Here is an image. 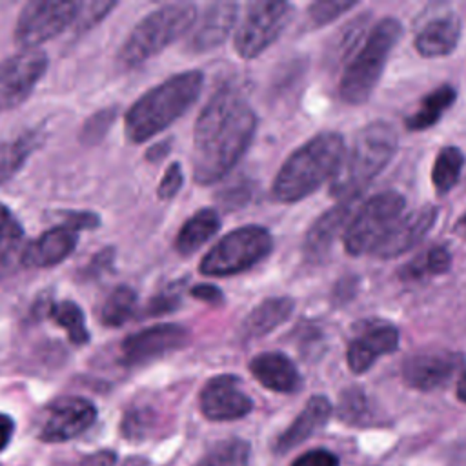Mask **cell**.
Returning <instances> with one entry per match:
<instances>
[{
  "label": "cell",
  "mask_w": 466,
  "mask_h": 466,
  "mask_svg": "<svg viewBox=\"0 0 466 466\" xmlns=\"http://www.w3.org/2000/svg\"><path fill=\"white\" fill-rule=\"evenodd\" d=\"M257 131V113L233 86L218 87L200 109L193 131V178L222 180L244 157Z\"/></svg>",
  "instance_id": "6da1fadb"
},
{
  "label": "cell",
  "mask_w": 466,
  "mask_h": 466,
  "mask_svg": "<svg viewBox=\"0 0 466 466\" xmlns=\"http://www.w3.org/2000/svg\"><path fill=\"white\" fill-rule=\"evenodd\" d=\"M344 153L346 144L340 133H317L284 160L275 175L271 197L282 204H293L309 197L333 178Z\"/></svg>",
  "instance_id": "7a4b0ae2"
},
{
  "label": "cell",
  "mask_w": 466,
  "mask_h": 466,
  "mask_svg": "<svg viewBox=\"0 0 466 466\" xmlns=\"http://www.w3.org/2000/svg\"><path fill=\"white\" fill-rule=\"evenodd\" d=\"M204 75L198 69L177 73L138 96L126 113V137L142 144L180 118L198 98Z\"/></svg>",
  "instance_id": "3957f363"
},
{
  "label": "cell",
  "mask_w": 466,
  "mask_h": 466,
  "mask_svg": "<svg viewBox=\"0 0 466 466\" xmlns=\"http://www.w3.org/2000/svg\"><path fill=\"white\" fill-rule=\"evenodd\" d=\"M397 147L399 135L390 122L373 120L360 127L329 180V195L337 200L360 197L368 184L391 162Z\"/></svg>",
  "instance_id": "277c9868"
},
{
  "label": "cell",
  "mask_w": 466,
  "mask_h": 466,
  "mask_svg": "<svg viewBox=\"0 0 466 466\" xmlns=\"http://www.w3.org/2000/svg\"><path fill=\"white\" fill-rule=\"evenodd\" d=\"M402 36V24L393 16L380 18L366 35L360 47L344 66L339 80V98L348 106H360L375 91L388 56Z\"/></svg>",
  "instance_id": "5b68a950"
},
{
  "label": "cell",
  "mask_w": 466,
  "mask_h": 466,
  "mask_svg": "<svg viewBox=\"0 0 466 466\" xmlns=\"http://www.w3.org/2000/svg\"><path fill=\"white\" fill-rule=\"evenodd\" d=\"M197 18L198 9L193 2H173L157 7L127 35L118 51V62L127 69L144 64L186 35Z\"/></svg>",
  "instance_id": "8992f818"
},
{
  "label": "cell",
  "mask_w": 466,
  "mask_h": 466,
  "mask_svg": "<svg viewBox=\"0 0 466 466\" xmlns=\"http://www.w3.org/2000/svg\"><path fill=\"white\" fill-rule=\"evenodd\" d=\"M404 208L406 198L395 189H386L366 198L353 213L342 235L344 251L351 257L371 255L404 215Z\"/></svg>",
  "instance_id": "52a82bcc"
},
{
  "label": "cell",
  "mask_w": 466,
  "mask_h": 466,
  "mask_svg": "<svg viewBox=\"0 0 466 466\" xmlns=\"http://www.w3.org/2000/svg\"><path fill=\"white\" fill-rule=\"evenodd\" d=\"M273 249L271 233L257 224L237 228L224 235L200 260V273L231 277L251 269Z\"/></svg>",
  "instance_id": "ba28073f"
},
{
  "label": "cell",
  "mask_w": 466,
  "mask_h": 466,
  "mask_svg": "<svg viewBox=\"0 0 466 466\" xmlns=\"http://www.w3.org/2000/svg\"><path fill=\"white\" fill-rule=\"evenodd\" d=\"M293 15L288 2H251L235 31V51L246 58L262 55L286 29Z\"/></svg>",
  "instance_id": "9c48e42d"
},
{
  "label": "cell",
  "mask_w": 466,
  "mask_h": 466,
  "mask_svg": "<svg viewBox=\"0 0 466 466\" xmlns=\"http://www.w3.org/2000/svg\"><path fill=\"white\" fill-rule=\"evenodd\" d=\"M80 2H27L15 24V42L22 49H36L75 25Z\"/></svg>",
  "instance_id": "30bf717a"
},
{
  "label": "cell",
  "mask_w": 466,
  "mask_h": 466,
  "mask_svg": "<svg viewBox=\"0 0 466 466\" xmlns=\"http://www.w3.org/2000/svg\"><path fill=\"white\" fill-rule=\"evenodd\" d=\"M47 69L40 49H20L0 62V109H13L27 100Z\"/></svg>",
  "instance_id": "8fae6325"
},
{
  "label": "cell",
  "mask_w": 466,
  "mask_h": 466,
  "mask_svg": "<svg viewBox=\"0 0 466 466\" xmlns=\"http://www.w3.org/2000/svg\"><path fill=\"white\" fill-rule=\"evenodd\" d=\"M464 353L455 350H430L408 355L400 364L402 382L417 391L446 386L464 366Z\"/></svg>",
  "instance_id": "7c38bea8"
},
{
  "label": "cell",
  "mask_w": 466,
  "mask_h": 466,
  "mask_svg": "<svg viewBox=\"0 0 466 466\" xmlns=\"http://www.w3.org/2000/svg\"><path fill=\"white\" fill-rule=\"evenodd\" d=\"M189 342V331L175 322H162L147 326L131 333L120 344L122 362L127 366L146 364L160 359L171 351L184 348Z\"/></svg>",
  "instance_id": "4fadbf2b"
},
{
  "label": "cell",
  "mask_w": 466,
  "mask_h": 466,
  "mask_svg": "<svg viewBox=\"0 0 466 466\" xmlns=\"http://www.w3.org/2000/svg\"><path fill=\"white\" fill-rule=\"evenodd\" d=\"M96 419V408L91 400L67 395L55 399L46 411L38 439L44 442H64L84 433Z\"/></svg>",
  "instance_id": "5bb4252c"
},
{
  "label": "cell",
  "mask_w": 466,
  "mask_h": 466,
  "mask_svg": "<svg viewBox=\"0 0 466 466\" xmlns=\"http://www.w3.org/2000/svg\"><path fill=\"white\" fill-rule=\"evenodd\" d=\"M200 411L209 420H237L253 410V400L235 375H217L200 390Z\"/></svg>",
  "instance_id": "9a60e30c"
},
{
  "label": "cell",
  "mask_w": 466,
  "mask_h": 466,
  "mask_svg": "<svg viewBox=\"0 0 466 466\" xmlns=\"http://www.w3.org/2000/svg\"><path fill=\"white\" fill-rule=\"evenodd\" d=\"M357 202L359 197L339 200L309 226L302 244L308 262H322L328 257L333 242L344 235L353 213L357 211Z\"/></svg>",
  "instance_id": "2e32d148"
},
{
  "label": "cell",
  "mask_w": 466,
  "mask_h": 466,
  "mask_svg": "<svg viewBox=\"0 0 466 466\" xmlns=\"http://www.w3.org/2000/svg\"><path fill=\"white\" fill-rule=\"evenodd\" d=\"M399 329L390 322H368L348 344L346 362L355 373H366L377 359L393 353L399 348Z\"/></svg>",
  "instance_id": "e0dca14e"
},
{
  "label": "cell",
  "mask_w": 466,
  "mask_h": 466,
  "mask_svg": "<svg viewBox=\"0 0 466 466\" xmlns=\"http://www.w3.org/2000/svg\"><path fill=\"white\" fill-rule=\"evenodd\" d=\"M437 217H439V208L435 204H424L420 208L411 209L410 213L402 215L395 222L391 231L375 248L371 255L382 260L397 258L404 255L428 235V231L435 226Z\"/></svg>",
  "instance_id": "ac0fdd59"
},
{
  "label": "cell",
  "mask_w": 466,
  "mask_h": 466,
  "mask_svg": "<svg viewBox=\"0 0 466 466\" xmlns=\"http://www.w3.org/2000/svg\"><path fill=\"white\" fill-rule=\"evenodd\" d=\"M237 2H213L208 4L200 18L195 22V29L186 40V51L208 53L224 44L237 22Z\"/></svg>",
  "instance_id": "d6986e66"
},
{
  "label": "cell",
  "mask_w": 466,
  "mask_h": 466,
  "mask_svg": "<svg viewBox=\"0 0 466 466\" xmlns=\"http://www.w3.org/2000/svg\"><path fill=\"white\" fill-rule=\"evenodd\" d=\"M78 242V231L66 222L44 231L22 251L20 264L25 268H51L67 258Z\"/></svg>",
  "instance_id": "ffe728a7"
},
{
  "label": "cell",
  "mask_w": 466,
  "mask_h": 466,
  "mask_svg": "<svg viewBox=\"0 0 466 466\" xmlns=\"http://www.w3.org/2000/svg\"><path fill=\"white\" fill-rule=\"evenodd\" d=\"M251 375L277 393H295L302 388V377L293 360L282 351H262L249 360Z\"/></svg>",
  "instance_id": "44dd1931"
},
{
  "label": "cell",
  "mask_w": 466,
  "mask_h": 466,
  "mask_svg": "<svg viewBox=\"0 0 466 466\" xmlns=\"http://www.w3.org/2000/svg\"><path fill=\"white\" fill-rule=\"evenodd\" d=\"M333 413V406L326 395H313L308 399L300 413L295 417V420L277 437L275 441V453L284 455L306 439H309L315 431L326 426Z\"/></svg>",
  "instance_id": "7402d4cb"
},
{
  "label": "cell",
  "mask_w": 466,
  "mask_h": 466,
  "mask_svg": "<svg viewBox=\"0 0 466 466\" xmlns=\"http://www.w3.org/2000/svg\"><path fill=\"white\" fill-rule=\"evenodd\" d=\"M461 20L453 13H446L428 20L413 38L415 51L424 58H442L451 55L461 40Z\"/></svg>",
  "instance_id": "603a6c76"
},
{
  "label": "cell",
  "mask_w": 466,
  "mask_h": 466,
  "mask_svg": "<svg viewBox=\"0 0 466 466\" xmlns=\"http://www.w3.org/2000/svg\"><path fill=\"white\" fill-rule=\"evenodd\" d=\"M295 309L291 297H269L258 302L242 320L240 333L244 339H260L284 324Z\"/></svg>",
  "instance_id": "cb8c5ba5"
},
{
  "label": "cell",
  "mask_w": 466,
  "mask_h": 466,
  "mask_svg": "<svg viewBox=\"0 0 466 466\" xmlns=\"http://www.w3.org/2000/svg\"><path fill=\"white\" fill-rule=\"evenodd\" d=\"M457 89L451 84H441L430 93H426L419 104V107L406 116L404 126L411 133L426 131L441 122L442 115L455 104Z\"/></svg>",
  "instance_id": "d4e9b609"
},
{
  "label": "cell",
  "mask_w": 466,
  "mask_h": 466,
  "mask_svg": "<svg viewBox=\"0 0 466 466\" xmlns=\"http://www.w3.org/2000/svg\"><path fill=\"white\" fill-rule=\"evenodd\" d=\"M218 229H220V217H218L217 209H213V208L198 209L180 228V231L175 238L177 253H180L184 257L197 253L209 238H213L217 235Z\"/></svg>",
  "instance_id": "484cf974"
},
{
  "label": "cell",
  "mask_w": 466,
  "mask_h": 466,
  "mask_svg": "<svg viewBox=\"0 0 466 466\" xmlns=\"http://www.w3.org/2000/svg\"><path fill=\"white\" fill-rule=\"evenodd\" d=\"M335 415L340 422L355 428L380 424V415L370 395L359 386H348L340 391Z\"/></svg>",
  "instance_id": "4316f807"
},
{
  "label": "cell",
  "mask_w": 466,
  "mask_h": 466,
  "mask_svg": "<svg viewBox=\"0 0 466 466\" xmlns=\"http://www.w3.org/2000/svg\"><path fill=\"white\" fill-rule=\"evenodd\" d=\"M451 269V253L446 246L433 244L399 268L397 275L404 282H417L444 275Z\"/></svg>",
  "instance_id": "83f0119b"
},
{
  "label": "cell",
  "mask_w": 466,
  "mask_h": 466,
  "mask_svg": "<svg viewBox=\"0 0 466 466\" xmlns=\"http://www.w3.org/2000/svg\"><path fill=\"white\" fill-rule=\"evenodd\" d=\"M42 144V133L31 129L9 140H0V186L11 180Z\"/></svg>",
  "instance_id": "f1b7e54d"
},
{
  "label": "cell",
  "mask_w": 466,
  "mask_h": 466,
  "mask_svg": "<svg viewBox=\"0 0 466 466\" xmlns=\"http://www.w3.org/2000/svg\"><path fill=\"white\" fill-rule=\"evenodd\" d=\"M24 229L11 209L0 204V279L7 277L22 260Z\"/></svg>",
  "instance_id": "f546056e"
},
{
  "label": "cell",
  "mask_w": 466,
  "mask_h": 466,
  "mask_svg": "<svg viewBox=\"0 0 466 466\" xmlns=\"http://www.w3.org/2000/svg\"><path fill=\"white\" fill-rule=\"evenodd\" d=\"M466 157L457 146H444L435 155L431 166V184L437 195H448L457 182L461 180V173L464 167Z\"/></svg>",
  "instance_id": "4dcf8cb0"
},
{
  "label": "cell",
  "mask_w": 466,
  "mask_h": 466,
  "mask_svg": "<svg viewBox=\"0 0 466 466\" xmlns=\"http://www.w3.org/2000/svg\"><path fill=\"white\" fill-rule=\"evenodd\" d=\"M137 302H138L137 291L131 286L118 284L100 302L98 319L104 326L118 328L135 315Z\"/></svg>",
  "instance_id": "1f68e13d"
},
{
  "label": "cell",
  "mask_w": 466,
  "mask_h": 466,
  "mask_svg": "<svg viewBox=\"0 0 466 466\" xmlns=\"http://www.w3.org/2000/svg\"><path fill=\"white\" fill-rule=\"evenodd\" d=\"M371 13H360L355 18H351L348 24L342 25L339 35L335 36L333 47H331V60L333 64H342L346 66L350 58L355 55V51L360 47L368 35V25H370Z\"/></svg>",
  "instance_id": "d6a6232c"
},
{
  "label": "cell",
  "mask_w": 466,
  "mask_h": 466,
  "mask_svg": "<svg viewBox=\"0 0 466 466\" xmlns=\"http://www.w3.org/2000/svg\"><path fill=\"white\" fill-rule=\"evenodd\" d=\"M47 315L51 317V320L60 326L66 333L67 339L80 346L86 344L89 340V331L86 326V317L82 308L73 302V300H60V302H51L47 306Z\"/></svg>",
  "instance_id": "836d02e7"
},
{
  "label": "cell",
  "mask_w": 466,
  "mask_h": 466,
  "mask_svg": "<svg viewBox=\"0 0 466 466\" xmlns=\"http://www.w3.org/2000/svg\"><path fill=\"white\" fill-rule=\"evenodd\" d=\"M251 446L248 441L231 437L215 442L197 462V466H248Z\"/></svg>",
  "instance_id": "e575fe53"
},
{
  "label": "cell",
  "mask_w": 466,
  "mask_h": 466,
  "mask_svg": "<svg viewBox=\"0 0 466 466\" xmlns=\"http://www.w3.org/2000/svg\"><path fill=\"white\" fill-rule=\"evenodd\" d=\"M359 2H344V0H322V2H313L308 7V18L311 25L320 27L331 24L335 18L340 15L355 9Z\"/></svg>",
  "instance_id": "d590c367"
},
{
  "label": "cell",
  "mask_w": 466,
  "mask_h": 466,
  "mask_svg": "<svg viewBox=\"0 0 466 466\" xmlns=\"http://www.w3.org/2000/svg\"><path fill=\"white\" fill-rule=\"evenodd\" d=\"M115 118H116V107H106V109L96 111L95 115H91L86 120V124L80 131V140L84 144H96L109 131Z\"/></svg>",
  "instance_id": "8d00e7d4"
},
{
  "label": "cell",
  "mask_w": 466,
  "mask_h": 466,
  "mask_svg": "<svg viewBox=\"0 0 466 466\" xmlns=\"http://www.w3.org/2000/svg\"><path fill=\"white\" fill-rule=\"evenodd\" d=\"M116 7L115 2H80V11L75 22V27L87 29L93 24L100 22Z\"/></svg>",
  "instance_id": "74e56055"
},
{
  "label": "cell",
  "mask_w": 466,
  "mask_h": 466,
  "mask_svg": "<svg viewBox=\"0 0 466 466\" xmlns=\"http://www.w3.org/2000/svg\"><path fill=\"white\" fill-rule=\"evenodd\" d=\"M184 184V173H182V167L178 162H173L167 166L160 184H158V189H157V195L160 200H169L173 198L180 187Z\"/></svg>",
  "instance_id": "f35d334b"
},
{
  "label": "cell",
  "mask_w": 466,
  "mask_h": 466,
  "mask_svg": "<svg viewBox=\"0 0 466 466\" xmlns=\"http://www.w3.org/2000/svg\"><path fill=\"white\" fill-rule=\"evenodd\" d=\"M251 193H253L251 186H248V184H237V186L228 187V189H224L222 193H218V195H217V200L220 202V206H222L224 209L231 211V209H238V208L246 206V202L251 198Z\"/></svg>",
  "instance_id": "ab89813d"
},
{
  "label": "cell",
  "mask_w": 466,
  "mask_h": 466,
  "mask_svg": "<svg viewBox=\"0 0 466 466\" xmlns=\"http://www.w3.org/2000/svg\"><path fill=\"white\" fill-rule=\"evenodd\" d=\"M291 466H340L339 457L326 448H313L299 455Z\"/></svg>",
  "instance_id": "60d3db41"
},
{
  "label": "cell",
  "mask_w": 466,
  "mask_h": 466,
  "mask_svg": "<svg viewBox=\"0 0 466 466\" xmlns=\"http://www.w3.org/2000/svg\"><path fill=\"white\" fill-rule=\"evenodd\" d=\"M180 304V297L177 291L173 289H167V291H162L158 293L157 297H153L147 306H146V315H151V317H158V315H166V313H171L178 308Z\"/></svg>",
  "instance_id": "b9f144b4"
},
{
  "label": "cell",
  "mask_w": 466,
  "mask_h": 466,
  "mask_svg": "<svg viewBox=\"0 0 466 466\" xmlns=\"http://www.w3.org/2000/svg\"><path fill=\"white\" fill-rule=\"evenodd\" d=\"M66 224L71 226L75 231H82V229H93L100 224L98 215L89 213V211H73V213H66Z\"/></svg>",
  "instance_id": "7bdbcfd3"
},
{
  "label": "cell",
  "mask_w": 466,
  "mask_h": 466,
  "mask_svg": "<svg viewBox=\"0 0 466 466\" xmlns=\"http://www.w3.org/2000/svg\"><path fill=\"white\" fill-rule=\"evenodd\" d=\"M191 295L198 300H204L208 304H220L224 302V295L218 288L211 286V284H198L191 289Z\"/></svg>",
  "instance_id": "ee69618b"
},
{
  "label": "cell",
  "mask_w": 466,
  "mask_h": 466,
  "mask_svg": "<svg viewBox=\"0 0 466 466\" xmlns=\"http://www.w3.org/2000/svg\"><path fill=\"white\" fill-rule=\"evenodd\" d=\"M116 464V453L109 450L96 451L82 461V466H115Z\"/></svg>",
  "instance_id": "f6af8a7d"
},
{
  "label": "cell",
  "mask_w": 466,
  "mask_h": 466,
  "mask_svg": "<svg viewBox=\"0 0 466 466\" xmlns=\"http://www.w3.org/2000/svg\"><path fill=\"white\" fill-rule=\"evenodd\" d=\"M15 431V422L9 415L0 413V451L9 444Z\"/></svg>",
  "instance_id": "bcb514c9"
},
{
  "label": "cell",
  "mask_w": 466,
  "mask_h": 466,
  "mask_svg": "<svg viewBox=\"0 0 466 466\" xmlns=\"http://www.w3.org/2000/svg\"><path fill=\"white\" fill-rule=\"evenodd\" d=\"M169 151H171V142L164 140V142H158L153 147H149L147 153H146V158L149 162H160L164 157H167Z\"/></svg>",
  "instance_id": "7dc6e473"
},
{
  "label": "cell",
  "mask_w": 466,
  "mask_h": 466,
  "mask_svg": "<svg viewBox=\"0 0 466 466\" xmlns=\"http://www.w3.org/2000/svg\"><path fill=\"white\" fill-rule=\"evenodd\" d=\"M453 233H455V237H459L461 240H466V211L455 220V224H453Z\"/></svg>",
  "instance_id": "c3c4849f"
},
{
  "label": "cell",
  "mask_w": 466,
  "mask_h": 466,
  "mask_svg": "<svg viewBox=\"0 0 466 466\" xmlns=\"http://www.w3.org/2000/svg\"><path fill=\"white\" fill-rule=\"evenodd\" d=\"M455 395L461 402L466 404V370L461 373L459 380H457V386H455Z\"/></svg>",
  "instance_id": "681fc988"
},
{
  "label": "cell",
  "mask_w": 466,
  "mask_h": 466,
  "mask_svg": "<svg viewBox=\"0 0 466 466\" xmlns=\"http://www.w3.org/2000/svg\"><path fill=\"white\" fill-rule=\"evenodd\" d=\"M0 466H2V464H0Z\"/></svg>",
  "instance_id": "f907efd6"
}]
</instances>
